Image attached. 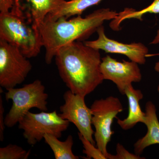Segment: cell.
Wrapping results in <instances>:
<instances>
[{
    "instance_id": "1",
    "label": "cell",
    "mask_w": 159,
    "mask_h": 159,
    "mask_svg": "<svg viewBox=\"0 0 159 159\" xmlns=\"http://www.w3.org/2000/svg\"><path fill=\"white\" fill-rule=\"evenodd\" d=\"M60 77L74 94L85 97L104 80L99 50L74 41L63 46L54 57Z\"/></svg>"
},
{
    "instance_id": "2",
    "label": "cell",
    "mask_w": 159,
    "mask_h": 159,
    "mask_svg": "<svg viewBox=\"0 0 159 159\" xmlns=\"http://www.w3.org/2000/svg\"><path fill=\"white\" fill-rule=\"evenodd\" d=\"M118 14L108 8H102L84 18L81 15L69 20L64 17L56 20L46 17L39 29L46 50V63L51 64L57 51L63 46L73 42L84 41L104 21L115 19Z\"/></svg>"
},
{
    "instance_id": "3",
    "label": "cell",
    "mask_w": 159,
    "mask_h": 159,
    "mask_svg": "<svg viewBox=\"0 0 159 159\" xmlns=\"http://www.w3.org/2000/svg\"><path fill=\"white\" fill-rule=\"evenodd\" d=\"M0 39L16 47L28 58L36 57L43 47L39 29L15 6L10 11L0 13Z\"/></svg>"
},
{
    "instance_id": "4",
    "label": "cell",
    "mask_w": 159,
    "mask_h": 159,
    "mask_svg": "<svg viewBox=\"0 0 159 159\" xmlns=\"http://www.w3.org/2000/svg\"><path fill=\"white\" fill-rule=\"evenodd\" d=\"M7 90L6 99L7 101L11 100L12 105L5 117L6 127H13L31 109L37 108L42 111L48 110V95L45 92V87L39 80L25 84L20 88H13Z\"/></svg>"
},
{
    "instance_id": "5",
    "label": "cell",
    "mask_w": 159,
    "mask_h": 159,
    "mask_svg": "<svg viewBox=\"0 0 159 159\" xmlns=\"http://www.w3.org/2000/svg\"><path fill=\"white\" fill-rule=\"evenodd\" d=\"M70 123L60 116L56 111L37 114L29 111L19 122L18 128L24 131L23 136L28 144L34 145L44 139L46 134L61 138Z\"/></svg>"
},
{
    "instance_id": "6",
    "label": "cell",
    "mask_w": 159,
    "mask_h": 159,
    "mask_svg": "<svg viewBox=\"0 0 159 159\" xmlns=\"http://www.w3.org/2000/svg\"><path fill=\"white\" fill-rule=\"evenodd\" d=\"M90 108L93 114L92 124L95 129L94 135L96 145L108 159L109 153L107 147L114 134L112 124L117 115L123 111V106L119 98L110 96L105 99L95 100Z\"/></svg>"
},
{
    "instance_id": "7",
    "label": "cell",
    "mask_w": 159,
    "mask_h": 159,
    "mask_svg": "<svg viewBox=\"0 0 159 159\" xmlns=\"http://www.w3.org/2000/svg\"><path fill=\"white\" fill-rule=\"evenodd\" d=\"M31 62L16 47L0 39V86L6 90L22 83L32 69Z\"/></svg>"
},
{
    "instance_id": "8",
    "label": "cell",
    "mask_w": 159,
    "mask_h": 159,
    "mask_svg": "<svg viewBox=\"0 0 159 159\" xmlns=\"http://www.w3.org/2000/svg\"><path fill=\"white\" fill-rule=\"evenodd\" d=\"M63 99L65 102L60 107V116L73 123L80 133L95 145L92 126L93 114L91 108L86 104L85 97L74 94L69 90L65 93Z\"/></svg>"
},
{
    "instance_id": "9",
    "label": "cell",
    "mask_w": 159,
    "mask_h": 159,
    "mask_svg": "<svg viewBox=\"0 0 159 159\" xmlns=\"http://www.w3.org/2000/svg\"><path fill=\"white\" fill-rule=\"evenodd\" d=\"M100 70L104 80H111L116 85L122 95L133 82H139L142 78L138 64L134 61H118L109 55L101 59Z\"/></svg>"
},
{
    "instance_id": "10",
    "label": "cell",
    "mask_w": 159,
    "mask_h": 159,
    "mask_svg": "<svg viewBox=\"0 0 159 159\" xmlns=\"http://www.w3.org/2000/svg\"><path fill=\"white\" fill-rule=\"evenodd\" d=\"M97 32L98 38L95 40L84 41V43L86 45L102 50L106 53L122 54L138 64H145L148 52V49L145 45L141 43H123L111 39L106 35L105 29L102 25L98 28Z\"/></svg>"
},
{
    "instance_id": "11",
    "label": "cell",
    "mask_w": 159,
    "mask_h": 159,
    "mask_svg": "<svg viewBox=\"0 0 159 159\" xmlns=\"http://www.w3.org/2000/svg\"><path fill=\"white\" fill-rule=\"evenodd\" d=\"M66 0H14L16 6L27 20L39 29L46 16L61 6Z\"/></svg>"
},
{
    "instance_id": "12",
    "label": "cell",
    "mask_w": 159,
    "mask_h": 159,
    "mask_svg": "<svg viewBox=\"0 0 159 159\" xmlns=\"http://www.w3.org/2000/svg\"><path fill=\"white\" fill-rule=\"evenodd\" d=\"M144 124L147 127V133L134 144L135 153L139 155L142 154L144 149L148 146L159 144V122L155 105L151 101L146 102Z\"/></svg>"
},
{
    "instance_id": "13",
    "label": "cell",
    "mask_w": 159,
    "mask_h": 159,
    "mask_svg": "<svg viewBox=\"0 0 159 159\" xmlns=\"http://www.w3.org/2000/svg\"><path fill=\"white\" fill-rule=\"evenodd\" d=\"M125 95L128 100V116L123 120L117 118V123L122 129L127 130L133 128L139 122L144 123L145 113L142 111L139 103L143 98L142 91L135 89L131 84L125 89Z\"/></svg>"
},
{
    "instance_id": "14",
    "label": "cell",
    "mask_w": 159,
    "mask_h": 159,
    "mask_svg": "<svg viewBox=\"0 0 159 159\" xmlns=\"http://www.w3.org/2000/svg\"><path fill=\"white\" fill-rule=\"evenodd\" d=\"M102 0H70L65 1L56 10L48 15L46 17L56 20L60 17L69 19L74 16L81 15L86 9L98 5Z\"/></svg>"
},
{
    "instance_id": "15",
    "label": "cell",
    "mask_w": 159,
    "mask_h": 159,
    "mask_svg": "<svg viewBox=\"0 0 159 159\" xmlns=\"http://www.w3.org/2000/svg\"><path fill=\"white\" fill-rule=\"evenodd\" d=\"M45 142L53 152L55 159H79L80 157L74 155L72 151L74 145L73 137L70 135L64 142H61L52 135L46 134Z\"/></svg>"
},
{
    "instance_id": "16",
    "label": "cell",
    "mask_w": 159,
    "mask_h": 159,
    "mask_svg": "<svg viewBox=\"0 0 159 159\" xmlns=\"http://www.w3.org/2000/svg\"><path fill=\"white\" fill-rule=\"evenodd\" d=\"M148 13L155 14L159 13V0H154L153 2L150 6L140 11H136L133 9L125 8L124 11L119 13L117 17L113 20L110 25L113 30L119 31L120 30V24L124 20L136 19L142 20V16Z\"/></svg>"
},
{
    "instance_id": "17",
    "label": "cell",
    "mask_w": 159,
    "mask_h": 159,
    "mask_svg": "<svg viewBox=\"0 0 159 159\" xmlns=\"http://www.w3.org/2000/svg\"><path fill=\"white\" fill-rule=\"evenodd\" d=\"M31 154V150L27 151L20 146L9 144L0 148V159H27Z\"/></svg>"
},
{
    "instance_id": "18",
    "label": "cell",
    "mask_w": 159,
    "mask_h": 159,
    "mask_svg": "<svg viewBox=\"0 0 159 159\" xmlns=\"http://www.w3.org/2000/svg\"><path fill=\"white\" fill-rule=\"evenodd\" d=\"M78 135L84 148L83 150V153L86 155V159H107L100 149L97 147H95V145L92 144L82 134L79 132Z\"/></svg>"
},
{
    "instance_id": "19",
    "label": "cell",
    "mask_w": 159,
    "mask_h": 159,
    "mask_svg": "<svg viewBox=\"0 0 159 159\" xmlns=\"http://www.w3.org/2000/svg\"><path fill=\"white\" fill-rule=\"evenodd\" d=\"M116 154L113 155L109 154L108 159H143L145 158L140 157V155L136 154L130 153L126 150L123 145L120 143L116 145Z\"/></svg>"
},
{
    "instance_id": "20",
    "label": "cell",
    "mask_w": 159,
    "mask_h": 159,
    "mask_svg": "<svg viewBox=\"0 0 159 159\" xmlns=\"http://www.w3.org/2000/svg\"><path fill=\"white\" fill-rule=\"evenodd\" d=\"M4 110L3 106L2 93H0V141L2 142L4 140V133L5 129V119L4 117Z\"/></svg>"
},
{
    "instance_id": "21",
    "label": "cell",
    "mask_w": 159,
    "mask_h": 159,
    "mask_svg": "<svg viewBox=\"0 0 159 159\" xmlns=\"http://www.w3.org/2000/svg\"><path fill=\"white\" fill-rule=\"evenodd\" d=\"M14 4V0H0V13L11 10Z\"/></svg>"
},
{
    "instance_id": "22",
    "label": "cell",
    "mask_w": 159,
    "mask_h": 159,
    "mask_svg": "<svg viewBox=\"0 0 159 159\" xmlns=\"http://www.w3.org/2000/svg\"><path fill=\"white\" fill-rule=\"evenodd\" d=\"M159 43V27L158 30L157 32V34L156 36L154 39L150 43L151 44H157ZM157 55H159V54H147L146 55V57H150L152 56H157Z\"/></svg>"
},
{
    "instance_id": "23",
    "label": "cell",
    "mask_w": 159,
    "mask_h": 159,
    "mask_svg": "<svg viewBox=\"0 0 159 159\" xmlns=\"http://www.w3.org/2000/svg\"><path fill=\"white\" fill-rule=\"evenodd\" d=\"M154 69L155 71H156L157 72L159 73V61H158V62H157L155 64ZM157 91L159 93V84L158 86Z\"/></svg>"
}]
</instances>
